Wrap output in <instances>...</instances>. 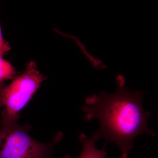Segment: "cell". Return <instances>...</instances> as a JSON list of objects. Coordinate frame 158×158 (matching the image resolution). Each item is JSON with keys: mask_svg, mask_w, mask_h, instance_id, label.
<instances>
[{"mask_svg": "<svg viewBox=\"0 0 158 158\" xmlns=\"http://www.w3.org/2000/svg\"><path fill=\"white\" fill-rule=\"evenodd\" d=\"M116 81L114 93L102 91L98 95L92 94L86 98V105L81 110L85 113V121L96 118L100 123L99 129L90 138L95 142L104 138L106 143L116 144L121 150V158H128L138 136L147 134L153 137L156 133L148 124L151 113L143 107L145 92L126 88L122 75H118Z\"/></svg>", "mask_w": 158, "mask_h": 158, "instance_id": "6da1fadb", "label": "cell"}, {"mask_svg": "<svg viewBox=\"0 0 158 158\" xmlns=\"http://www.w3.org/2000/svg\"><path fill=\"white\" fill-rule=\"evenodd\" d=\"M62 158H70V156H69L67 155L65 156H64V157Z\"/></svg>", "mask_w": 158, "mask_h": 158, "instance_id": "ba28073f", "label": "cell"}, {"mask_svg": "<svg viewBox=\"0 0 158 158\" xmlns=\"http://www.w3.org/2000/svg\"><path fill=\"white\" fill-rule=\"evenodd\" d=\"M46 77L38 70L34 61L29 62L23 73L6 86L0 97L1 123H16L22 110L37 92Z\"/></svg>", "mask_w": 158, "mask_h": 158, "instance_id": "3957f363", "label": "cell"}, {"mask_svg": "<svg viewBox=\"0 0 158 158\" xmlns=\"http://www.w3.org/2000/svg\"><path fill=\"white\" fill-rule=\"evenodd\" d=\"M6 86V85H5V83L0 85V97H1V94H2L3 90H4Z\"/></svg>", "mask_w": 158, "mask_h": 158, "instance_id": "52a82bcc", "label": "cell"}, {"mask_svg": "<svg viewBox=\"0 0 158 158\" xmlns=\"http://www.w3.org/2000/svg\"><path fill=\"white\" fill-rule=\"evenodd\" d=\"M0 158H52L55 145L63 137L57 133L49 143L34 140L29 134V127L16 123H1Z\"/></svg>", "mask_w": 158, "mask_h": 158, "instance_id": "7a4b0ae2", "label": "cell"}, {"mask_svg": "<svg viewBox=\"0 0 158 158\" xmlns=\"http://www.w3.org/2000/svg\"><path fill=\"white\" fill-rule=\"evenodd\" d=\"M79 140L83 145V150L78 158H106L107 155L106 150L107 143L106 142L102 149L99 150L95 146L96 142L85 134H81Z\"/></svg>", "mask_w": 158, "mask_h": 158, "instance_id": "277c9868", "label": "cell"}, {"mask_svg": "<svg viewBox=\"0 0 158 158\" xmlns=\"http://www.w3.org/2000/svg\"><path fill=\"white\" fill-rule=\"evenodd\" d=\"M10 49L11 48L9 43L3 38L0 26V56L4 57L8 53Z\"/></svg>", "mask_w": 158, "mask_h": 158, "instance_id": "8992f818", "label": "cell"}, {"mask_svg": "<svg viewBox=\"0 0 158 158\" xmlns=\"http://www.w3.org/2000/svg\"><path fill=\"white\" fill-rule=\"evenodd\" d=\"M16 75V71L13 66L0 56V85L4 84L7 80H13Z\"/></svg>", "mask_w": 158, "mask_h": 158, "instance_id": "5b68a950", "label": "cell"}]
</instances>
